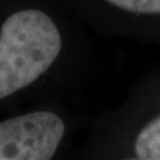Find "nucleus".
Instances as JSON below:
<instances>
[{
  "label": "nucleus",
  "mask_w": 160,
  "mask_h": 160,
  "mask_svg": "<svg viewBox=\"0 0 160 160\" xmlns=\"http://www.w3.org/2000/svg\"><path fill=\"white\" fill-rule=\"evenodd\" d=\"M62 37L39 10L11 14L0 29V100L30 86L56 61Z\"/></svg>",
  "instance_id": "nucleus-1"
},
{
  "label": "nucleus",
  "mask_w": 160,
  "mask_h": 160,
  "mask_svg": "<svg viewBox=\"0 0 160 160\" xmlns=\"http://www.w3.org/2000/svg\"><path fill=\"white\" fill-rule=\"evenodd\" d=\"M123 11L140 14H160V0H106Z\"/></svg>",
  "instance_id": "nucleus-4"
},
{
  "label": "nucleus",
  "mask_w": 160,
  "mask_h": 160,
  "mask_svg": "<svg viewBox=\"0 0 160 160\" xmlns=\"http://www.w3.org/2000/svg\"><path fill=\"white\" fill-rule=\"evenodd\" d=\"M134 148L138 159L160 160V115L140 131Z\"/></svg>",
  "instance_id": "nucleus-3"
},
{
  "label": "nucleus",
  "mask_w": 160,
  "mask_h": 160,
  "mask_svg": "<svg viewBox=\"0 0 160 160\" xmlns=\"http://www.w3.org/2000/svg\"><path fill=\"white\" fill-rule=\"evenodd\" d=\"M65 127L58 115L34 112L0 122V160H49Z\"/></svg>",
  "instance_id": "nucleus-2"
}]
</instances>
